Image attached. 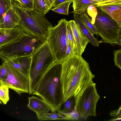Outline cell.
I'll return each instance as SVG.
<instances>
[{
  "label": "cell",
  "mask_w": 121,
  "mask_h": 121,
  "mask_svg": "<svg viewBox=\"0 0 121 121\" xmlns=\"http://www.w3.org/2000/svg\"></svg>",
  "instance_id": "f35d334b"
},
{
  "label": "cell",
  "mask_w": 121,
  "mask_h": 121,
  "mask_svg": "<svg viewBox=\"0 0 121 121\" xmlns=\"http://www.w3.org/2000/svg\"><path fill=\"white\" fill-rule=\"evenodd\" d=\"M73 0H55L53 5V7L56 6L63 3L68 1H73Z\"/></svg>",
  "instance_id": "836d02e7"
},
{
  "label": "cell",
  "mask_w": 121,
  "mask_h": 121,
  "mask_svg": "<svg viewBox=\"0 0 121 121\" xmlns=\"http://www.w3.org/2000/svg\"><path fill=\"white\" fill-rule=\"evenodd\" d=\"M114 55V60L115 65L118 67L121 70V49L115 50L113 52Z\"/></svg>",
  "instance_id": "4316f807"
},
{
  "label": "cell",
  "mask_w": 121,
  "mask_h": 121,
  "mask_svg": "<svg viewBox=\"0 0 121 121\" xmlns=\"http://www.w3.org/2000/svg\"><path fill=\"white\" fill-rule=\"evenodd\" d=\"M79 16L82 21L91 33L93 35H97L98 34L97 31L92 23L91 20L87 15V13L80 15Z\"/></svg>",
  "instance_id": "7402d4cb"
},
{
  "label": "cell",
  "mask_w": 121,
  "mask_h": 121,
  "mask_svg": "<svg viewBox=\"0 0 121 121\" xmlns=\"http://www.w3.org/2000/svg\"><path fill=\"white\" fill-rule=\"evenodd\" d=\"M28 103L27 106L30 110L35 113L36 115L52 112L48 104L42 99L34 96L28 97Z\"/></svg>",
  "instance_id": "7c38bea8"
},
{
  "label": "cell",
  "mask_w": 121,
  "mask_h": 121,
  "mask_svg": "<svg viewBox=\"0 0 121 121\" xmlns=\"http://www.w3.org/2000/svg\"><path fill=\"white\" fill-rule=\"evenodd\" d=\"M33 10L44 15L50 10L44 0H33Z\"/></svg>",
  "instance_id": "ffe728a7"
},
{
  "label": "cell",
  "mask_w": 121,
  "mask_h": 121,
  "mask_svg": "<svg viewBox=\"0 0 121 121\" xmlns=\"http://www.w3.org/2000/svg\"><path fill=\"white\" fill-rule=\"evenodd\" d=\"M7 70V75L0 81V86L5 85L21 96L23 93H29V76L24 74L6 62H4Z\"/></svg>",
  "instance_id": "9c48e42d"
},
{
  "label": "cell",
  "mask_w": 121,
  "mask_h": 121,
  "mask_svg": "<svg viewBox=\"0 0 121 121\" xmlns=\"http://www.w3.org/2000/svg\"><path fill=\"white\" fill-rule=\"evenodd\" d=\"M13 0H0V22L2 20L6 13L13 8Z\"/></svg>",
  "instance_id": "d6986e66"
},
{
  "label": "cell",
  "mask_w": 121,
  "mask_h": 121,
  "mask_svg": "<svg viewBox=\"0 0 121 121\" xmlns=\"http://www.w3.org/2000/svg\"><path fill=\"white\" fill-rule=\"evenodd\" d=\"M31 61L29 73V94H32L38 77L56 61L47 41L45 40L31 56Z\"/></svg>",
  "instance_id": "277c9868"
},
{
  "label": "cell",
  "mask_w": 121,
  "mask_h": 121,
  "mask_svg": "<svg viewBox=\"0 0 121 121\" xmlns=\"http://www.w3.org/2000/svg\"><path fill=\"white\" fill-rule=\"evenodd\" d=\"M9 88L6 86H0V100L4 104H6L9 100Z\"/></svg>",
  "instance_id": "d4e9b609"
},
{
  "label": "cell",
  "mask_w": 121,
  "mask_h": 121,
  "mask_svg": "<svg viewBox=\"0 0 121 121\" xmlns=\"http://www.w3.org/2000/svg\"><path fill=\"white\" fill-rule=\"evenodd\" d=\"M69 21L77 47L78 55L82 56L89 41L74 20Z\"/></svg>",
  "instance_id": "8fae6325"
},
{
  "label": "cell",
  "mask_w": 121,
  "mask_h": 121,
  "mask_svg": "<svg viewBox=\"0 0 121 121\" xmlns=\"http://www.w3.org/2000/svg\"><path fill=\"white\" fill-rule=\"evenodd\" d=\"M20 21V18L15 10L12 8L6 13L2 21L0 22V28H13L19 25Z\"/></svg>",
  "instance_id": "9a60e30c"
},
{
  "label": "cell",
  "mask_w": 121,
  "mask_h": 121,
  "mask_svg": "<svg viewBox=\"0 0 121 121\" xmlns=\"http://www.w3.org/2000/svg\"><path fill=\"white\" fill-rule=\"evenodd\" d=\"M39 121L63 120L62 116L58 112H47L36 115Z\"/></svg>",
  "instance_id": "44dd1931"
},
{
  "label": "cell",
  "mask_w": 121,
  "mask_h": 121,
  "mask_svg": "<svg viewBox=\"0 0 121 121\" xmlns=\"http://www.w3.org/2000/svg\"><path fill=\"white\" fill-rule=\"evenodd\" d=\"M49 10L53 7L55 0H44Z\"/></svg>",
  "instance_id": "d6a6232c"
},
{
  "label": "cell",
  "mask_w": 121,
  "mask_h": 121,
  "mask_svg": "<svg viewBox=\"0 0 121 121\" xmlns=\"http://www.w3.org/2000/svg\"><path fill=\"white\" fill-rule=\"evenodd\" d=\"M93 1H94L96 2H97L98 3H99V4L100 3L104 2L105 1H106L107 0H92Z\"/></svg>",
  "instance_id": "74e56055"
},
{
  "label": "cell",
  "mask_w": 121,
  "mask_h": 121,
  "mask_svg": "<svg viewBox=\"0 0 121 121\" xmlns=\"http://www.w3.org/2000/svg\"><path fill=\"white\" fill-rule=\"evenodd\" d=\"M45 40L25 33L18 41L0 48V57L4 62L18 57L31 56Z\"/></svg>",
  "instance_id": "5b68a950"
},
{
  "label": "cell",
  "mask_w": 121,
  "mask_h": 121,
  "mask_svg": "<svg viewBox=\"0 0 121 121\" xmlns=\"http://www.w3.org/2000/svg\"><path fill=\"white\" fill-rule=\"evenodd\" d=\"M95 6L109 15L117 22L121 28V0L112 3Z\"/></svg>",
  "instance_id": "4fadbf2b"
},
{
  "label": "cell",
  "mask_w": 121,
  "mask_h": 121,
  "mask_svg": "<svg viewBox=\"0 0 121 121\" xmlns=\"http://www.w3.org/2000/svg\"><path fill=\"white\" fill-rule=\"evenodd\" d=\"M13 8L19 17V26L24 32L36 38L46 40L52 24L44 15L29 9L19 2L13 0Z\"/></svg>",
  "instance_id": "3957f363"
},
{
  "label": "cell",
  "mask_w": 121,
  "mask_h": 121,
  "mask_svg": "<svg viewBox=\"0 0 121 121\" xmlns=\"http://www.w3.org/2000/svg\"><path fill=\"white\" fill-rule=\"evenodd\" d=\"M7 71L6 67L4 63L0 66V81H2L7 75Z\"/></svg>",
  "instance_id": "f546056e"
},
{
  "label": "cell",
  "mask_w": 121,
  "mask_h": 121,
  "mask_svg": "<svg viewBox=\"0 0 121 121\" xmlns=\"http://www.w3.org/2000/svg\"><path fill=\"white\" fill-rule=\"evenodd\" d=\"M28 9L33 10V0H19L17 1Z\"/></svg>",
  "instance_id": "f1b7e54d"
},
{
  "label": "cell",
  "mask_w": 121,
  "mask_h": 121,
  "mask_svg": "<svg viewBox=\"0 0 121 121\" xmlns=\"http://www.w3.org/2000/svg\"><path fill=\"white\" fill-rule=\"evenodd\" d=\"M74 55L70 44L68 40L67 44L66 51L65 57L67 58Z\"/></svg>",
  "instance_id": "1f68e13d"
},
{
  "label": "cell",
  "mask_w": 121,
  "mask_h": 121,
  "mask_svg": "<svg viewBox=\"0 0 121 121\" xmlns=\"http://www.w3.org/2000/svg\"><path fill=\"white\" fill-rule=\"evenodd\" d=\"M115 44L121 46V36L119 38L118 40Z\"/></svg>",
  "instance_id": "d590c367"
},
{
  "label": "cell",
  "mask_w": 121,
  "mask_h": 121,
  "mask_svg": "<svg viewBox=\"0 0 121 121\" xmlns=\"http://www.w3.org/2000/svg\"><path fill=\"white\" fill-rule=\"evenodd\" d=\"M72 7L73 11L71 12L79 15L87 13L88 7L91 5H96L99 3L92 0H73Z\"/></svg>",
  "instance_id": "e0dca14e"
},
{
  "label": "cell",
  "mask_w": 121,
  "mask_h": 121,
  "mask_svg": "<svg viewBox=\"0 0 121 121\" xmlns=\"http://www.w3.org/2000/svg\"><path fill=\"white\" fill-rule=\"evenodd\" d=\"M74 20L78 25L82 33L87 39L93 45L96 47H99V44L104 42L99 41L95 38L93 35L86 26L81 20L79 15L73 13Z\"/></svg>",
  "instance_id": "2e32d148"
},
{
  "label": "cell",
  "mask_w": 121,
  "mask_h": 121,
  "mask_svg": "<svg viewBox=\"0 0 121 121\" xmlns=\"http://www.w3.org/2000/svg\"><path fill=\"white\" fill-rule=\"evenodd\" d=\"M72 2L71 1H69L63 3L54 7L50 10L60 14L68 15H69V7Z\"/></svg>",
  "instance_id": "603a6c76"
},
{
  "label": "cell",
  "mask_w": 121,
  "mask_h": 121,
  "mask_svg": "<svg viewBox=\"0 0 121 121\" xmlns=\"http://www.w3.org/2000/svg\"><path fill=\"white\" fill-rule=\"evenodd\" d=\"M87 11L89 14L92 17L91 22L93 24L97 13V9L95 5H91L88 7Z\"/></svg>",
  "instance_id": "83f0119b"
},
{
  "label": "cell",
  "mask_w": 121,
  "mask_h": 121,
  "mask_svg": "<svg viewBox=\"0 0 121 121\" xmlns=\"http://www.w3.org/2000/svg\"><path fill=\"white\" fill-rule=\"evenodd\" d=\"M67 34L68 40L70 44L74 55H78L77 47L69 21L67 25Z\"/></svg>",
  "instance_id": "cb8c5ba5"
},
{
  "label": "cell",
  "mask_w": 121,
  "mask_h": 121,
  "mask_svg": "<svg viewBox=\"0 0 121 121\" xmlns=\"http://www.w3.org/2000/svg\"><path fill=\"white\" fill-rule=\"evenodd\" d=\"M60 114L62 116L63 120L78 121L81 118L75 108L74 110L70 112Z\"/></svg>",
  "instance_id": "484cf974"
},
{
  "label": "cell",
  "mask_w": 121,
  "mask_h": 121,
  "mask_svg": "<svg viewBox=\"0 0 121 121\" xmlns=\"http://www.w3.org/2000/svg\"><path fill=\"white\" fill-rule=\"evenodd\" d=\"M121 120V117L119 118H113L109 121H118Z\"/></svg>",
  "instance_id": "8d00e7d4"
},
{
  "label": "cell",
  "mask_w": 121,
  "mask_h": 121,
  "mask_svg": "<svg viewBox=\"0 0 121 121\" xmlns=\"http://www.w3.org/2000/svg\"><path fill=\"white\" fill-rule=\"evenodd\" d=\"M68 21L65 19L59 21L56 26L50 29L46 39L56 61H63L66 59L68 42L67 25Z\"/></svg>",
  "instance_id": "52a82bcc"
},
{
  "label": "cell",
  "mask_w": 121,
  "mask_h": 121,
  "mask_svg": "<svg viewBox=\"0 0 121 121\" xmlns=\"http://www.w3.org/2000/svg\"><path fill=\"white\" fill-rule=\"evenodd\" d=\"M110 115L111 116L113 117V118L121 117V105L117 110L111 111Z\"/></svg>",
  "instance_id": "4dcf8cb0"
},
{
  "label": "cell",
  "mask_w": 121,
  "mask_h": 121,
  "mask_svg": "<svg viewBox=\"0 0 121 121\" xmlns=\"http://www.w3.org/2000/svg\"><path fill=\"white\" fill-rule=\"evenodd\" d=\"M100 98L93 82L76 98L75 108L81 118L86 120L89 116H96V107Z\"/></svg>",
  "instance_id": "ba28073f"
},
{
  "label": "cell",
  "mask_w": 121,
  "mask_h": 121,
  "mask_svg": "<svg viewBox=\"0 0 121 121\" xmlns=\"http://www.w3.org/2000/svg\"><path fill=\"white\" fill-rule=\"evenodd\" d=\"M76 98L72 96L64 102L60 109L57 112L60 114L70 112L74 110L76 104Z\"/></svg>",
  "instance_id": "ac0fdd59"
},
{
  "label": "cell",
  "mask_w": 121,
  "mask_h": 121,
  "mask_svg": "<svg viewBox=\"0 0 121 121\" xmlns=\"http://www.w3.org/2000/svg\"><path fill=\"white\" fill-rule=\"evenodd\" d=\"M63 61H56L38 77L32 93L46 101L52 112L59 110L64 102L60 80Z\"/></svg>",
  "instance_id": "7a4b0ae2"
},
{
  "label": "cell",
  "mask_w": 121,
  "mask_h": 121,
  "mask_svg": "<svg viewBox=\"0 0 121 121\" xmlns=\"http://www.w3.org/2000/svg\"><path fill=\"white\" fill-rule=\"evenodd\" d=\"M95 7L97 13L93 24L104 42L114 45L121 36V28L108 14Z\"/></svg>",
  "instance_id": "8992f818"
},
{
  "label": "cell",
  "mask_w": 121,
  "mask_h": 121,
  "mask_svg": "<svg viewBox=\"0 0 121 121\" xmlns=\"http://www.w3.org/2000/svg\"><path fill=\"white\" fill-rule=\"evenodd\" d=\"M121 0H107L106 1H105L104 2H102L99 4L96 5H102L112 3L119 1Z\"/></svg>",
  "instance_id": "e575fe53"
},
{
  "label": "cell",
  "mask_w": 121,
  "mask_h": 121,
  "mask_svg": "<svg viewBox=\"0 0 121 121\" xmlns=\"http://www.w3.org/2000/svg\"><path fill=\"white\" fill-rule=\"evenodd\" d=\"M31 61V56L18 57L4 62H7L22 73L29 76Z\"/></svg>",
  "instance_id": "5bb4252c"
},
{
  "label": "cell",
  "mask_w": 121,
  "mask_h": 121,
  "mask_svg": "<svg viewBox=\"0 0 121 121\" xmlns=\"http://www.w3.org/2000/svg\"><path fill=\"white\" fill-rule=\"evenodd\" d=\"M95 77L82 56L74 55L65 59L60 78L64 102L72 96L78 97L93 82Z\"/></svg>",
  "instance_id": "6da1fadb"
},
{
  "label": "cell",
  "mask_w": 121,
  "mask_h": 121,
  "mask_svg": "<svg viewBox=\"0 0 121 121\" xmlns=\"http://www.w3.org/2000/svg\"><path fill=\"white\" fill-rule=\"evenodd\" d=\"M0 48L18 41L25 34L19 25L12 28H0Z\"/></svg>",
  "instance_id": "30bf717a"
}]
</instances>
